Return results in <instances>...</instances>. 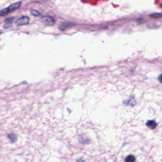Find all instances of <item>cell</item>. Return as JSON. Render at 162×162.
Listing matches in <instances>:
<instances>
[{
    "mask_svg": "<svg viewBox=\"0 0 162 162\" xmlns=\"http://www.w3.org/2000/svg\"><path fill=\"white\" fill-rule=\"evenodd\" d=\"M149 16H150V17L155 18V19H159V18L162 19V13H157V12L153 13V14H150Z\"/></svg>",
    "mask_w": 162,
    "mask_h": 162,
    "instance_id": "8",
    "label": "cell"
},
{
    "mask_svg": "<svg viewBox=\"0 0 162 162\" xmlns=\"http://www.w3.org/2000/svg\"><path fill=\"white\" fill-rule=\"evenodd\" d=\"M29 18L28 16H22L16 20V24L17 26L26 25L29 23Z\"/></svg>",
    "mask_w": 162,
    "mask_h": 162,
    "instance_id": "1",
    "label": "cell"
},
{
    "mask_svg": "<svg viewBox=\"0 0 162 162\" xmlns=\"http://www.w3.org/2000/svg\"><path fill=\"white\" fill-rule=\"evenodd\" d=\"M135 157L132 155H128L125 160V162H135Z\"/></svg>",
    "mask_w": 162,
    "mask_h": 162,
    "instance_id": "9",
    "label": "cell"
},
{
    "mask_svg": "<svg viewBox=\"0 0 162 162\" xmlns=\"http://www.w3.org/2000/svg\"><path fill=\"white\" fill-rule=\"evenodd\" d=\"M158 80L160 81V82H161L162 84V74H160L159 77H158Z\"/></svg>",
    "mask_w": 162,
    "mask_h": 162,
    "instance_id": "11",
    "label": "cell"
},
{
    "mask_svg": "<svg viewBox=\"0 0 162 162\" xmlns=\"http://www.w3.org/2000/svg\"><path fill=\"white\" fill-rule=\"evenodd\" d=\"M12 18H9L5 20V22L3 26V28L4 29H8L10 28L12 26Z\"/></svg>",
    "mask_w": 162,
    "mask_h": 162,
    "instance_id": "6",
    "label": "cell"
},
{
    "mask_svg": "<svg viewBox=\"0 0 162 162\" xmlns=\"http://www.w3.org/2000/svg\"><path fill=\"white\" fill-rule=\"evenodd\" d=\"M1 33H2V32H1V31H0V35L1 34Z\"/></svg>",
    "mask_w": 162,
    "mask_h": 162,
    "instance_id": "13",
    "label": "cell"
},
{
    "mask_svg": "<svg viewBox=\"0 0 162 162\" xmlns=\"http://www.w3.org/2000/svg\"></svg>",
    "mask_w": 162,
    "mask_h": 162,
    "instance_id": "14",
    "label": "cell"
},
{
    "mask_svg": "<svg viewBox=\"0 0 162 162\" xmlns=\"http://www.w3.org/2000/svg\"><path fill=\"white\" fill-rule=\"evenodd\" d=\"M146 125L149 129H154L157 127V123L155 120H150L147 121Z\"/></svg>",
    "mask_w": 162,
    "mask_h": 162,
    "instance_id": "5",
    "label": "cell"
},
{
    "mask_svg": "<svg viewBox=\"0 0 162 162\" xmlns=\"http://www.w3.org/2000/svg\"><path fill=\"white\" fill-rule=\"evenodd\" d=\"M20 5H21V2H20V1H19V2H17V3H13V4L9 6V7H7V8H6V9L7 12H8V14H9V12L14 11L15 10L17 9L18 8H20Z\"/></svg>",
    "mask_w": 162,
    "mask_h": 162,
    "instance_id": "3",
    "label": "cell"
},
{
    "mask_svg": "<svg viewBox=\"0 0 162 162\" xmlns=\"http://www.w3.org/2000/svg\"><path fill=\"white\" fill-rule=\"evenodd\" d=\"M76 162H85L84 160L82 159H77L76 161Z\"/></svg>",
    "mask_w": 162,
    "mask_h": 162,
    "instance_id": "12",
    "label": "cell"
},
{
    "mask_svg": "<svg viewBox=\"0 0 162 162\" xmlns=\"http://www.w3.org/2000/svg\"><path fill=\"white\" fill-rule=\"evenodd\" d=\"M42 20L45 25L49 26H53L55 23L54 19L50 16H44L42 18Z\"/></svg>",
    "mask_w": 162,
    "mask_h": 162,
    "instance_id": "2",
    "label": "cell"
},
{
    "mask_svg": "<svg viewBox=\"0 0 162 162\" xmlns=\"http://www.w3.org/2000/svg\"><path fill=\"white\" fill-rule=\"evenodd\" d=\"M74 26V24L71 23H64L62 24L60 26V30L62 31H65V29H67L68 28H70Z\"/></svg>",
    "mask_w": 162,
    "mask_h": 162,
    "instance_id": "4",
    "label": "cell"
},
{
    "mask_svg": "<svg viewBox=\"0 0 162 162\" xmlns=\"http://www.w3.org/2000/svg\"><path fill=\"white\" fill-rule=\"evenodd\" d=\"M8 138L9 139L12 143H14L15 142H16V140H17V136L14 133H11L8 135Z\"/></svg>",
    "mask_w": 162,
    "mask_h": 162,
    "instance_id": "7",
    "label": "cell"
},
{
    "mask_svg": "<svg viewBox=\"0 0 162 162\" xmlns=\"http://www.w3.org/2000/svg\"><path fill=\"white\" fill-rule=\"evenodd\" d=\"M31 13L32 15L35 16H39L41 14L40 12L33 9H31Z\"/></svg>",
    "mask_w": 162,
    "mask_h": 162,
    "instance_id": "10",
    "label": "cell"
}]
</instances>
